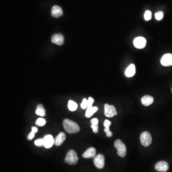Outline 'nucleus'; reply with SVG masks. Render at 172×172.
<instances>
[{"label":"nucleus","mask_w":172,"mask_h":172,"mask_svg":"<svg viewBox=\"0 0 172 172\" xmlns=\"http://www.w3.org/2000/svg\"><path fill=\"white\" fill-rule=\"evenodd\" d=\"M63 126L66 132L69 133H75L80 130L79 126L75 122L70 120L66 119L63 120Z\"/></svg>","instance_id":"nucleus-1"},{"label":"nucleus","mask_w":172,"mask_h":172,"mask_svg":"<svg viewBox=\"0 0 172 172\" xmlns=\"http://www.w3.org/2000/svg\"><path fill=\"white\" fill-rule=\"evenodd\" d=\"M79 158L76 152L73 150H71L68 152L66 156L65 161L69 165H76L77 163Z\"/></svg>","instance_id":"nucleus-2"},{"label":"nucleus","mask_w":172,"mask_h":172,"mask_svg":"<svg viewBox=\"0 0 172 172\" xmlns=\"http://www.w3.org/2000/svg\"><path fill=\"white\" fill-rule=\"evenodd\" d=\"M114 146L118 150L117 154L121 157H124L126 155V147L122 141L120 140H116L114 143Z\"/></svg>","instance_id":"nucleus-3"},{"label":"nucleus","mask_w":172,"mask_h":172,"mask_svg":"<svg viewBox=\"0 0 172 172\" xmlns=\"http://www.w3.org/2000/svg\"><path fill=\"white\" fill-rule=\"evenodd\" d=\"M140 140L143 146L148 147L152 144V138L149 132H144L141 133L140 136Z\"/></svg>","instance_id":"nucleus-4"},{"label":"nucleus","mask_w":172,"mask_h":172,"mask_svg":"<svg viewBox=\"0 0 172 172\" xmlns=\"http://www.w3.org/2000/svg\"><path fill=\"white\" fill-rule=\"evenodd\" d=\"M104 114L106 117L112 118L117 115V112L114 106L105 104H104Z\"/></svg>","instance_id":"nucleus-5"},{"label":"nucleus","mask_w":172,"mask_h":172,"mask_svg":"<svg viewBox=\"0 0 172 172\" xmlns=\"http://www.w3.org/2000/svg\"><path fill=\"white\" fill-rule=\"evenodd\" d=\"M93 162L95 165L98 168H103L105 165L104 156L101 154H98L94 158Z\"/></svg>","instance_id":"nucleus-6"},{"label":"nucleus","mask_w":172,"mask_h":172,"mask_svg":"<svg viewBox=\"0 0 172 172\" xmlns=\"http://www.w3.org/2000/svg\"><path fill=\"white\" fill-rule=\"evenodd\" d=\"M146 40L145 38L139 36L134 39L133 41V44L136 48L138 49H142L145 47L146 44Z\"/></svg>","instance_id":"nucleus-7"},{"label":"nucleus","mask_w":172,"mask_h":172,"mask_svg":"<svg viewBox=\"0 0 172 172\" xmlns=\"http://www.w3.org/2000/svg\"><path fill=\"white\" fill-rule=\"evenodd\" d=\"M156 171L160 172H166L169 169V165L165 161H160L155 165Z\"/></svg>","instance_id":"nucleus-8"},{"label":"nucleus","mask_w":172,"mask_h":172,"mask_svg":"<svg viewBox=\"0 0 172 172\" xmlns=\"http://www.w3.org/2000/svg\"><path fill=\"white\" fill-rule=\"evenodd\" d=\"M161 63L162 65L165 66H172V54H166L164 55L161 58Z\"/></svg>","instance_id":"nucleus-9"},{"label":"nucleus","mask_w":172,"mask_h":172,"mask_svg":"<svg viewBox=\"0 0 172 172\" xmlns=\"http://www.w3.org/2000/svg\"><path fill=\"white\" fill-rule=\"evenodd\" d=\"M44 142V147L47 149L52 147L55 144V139L51 135H47L43 138Z\"/></svg>","instance_id":"nucleus-10"},{"label":"nucleus","mask_w":172,"mask_h":172,"mask_svg":"<svg viewBox=\"0 0 172 172\" xmlns=\"http://www.w3.org/2000/svg\"><path fill=\"white\" fill-rule=\"evenodd\" d=\"M51 41L52 42L55 44L61 46L64 43V37L61 34H55L52 36Z\"/></svg>","instance_id":"nucleus-11"},{"label":"nucleus","mask_w":172,"mask_h":172,"mask_svg":"<svg viewBox=\"0 0 172 172\" xmlns=\"http://www.w3.org/2000/svg\"><path fill=\"white\" fill-rule=\"evenodd\" d=\"M96 149L94 147H90L86 150L82 155L84 158H92L96 156Z\"/></svg>","instance_id":"nucleus-12"},{"label":"nucleus","mask_w":172,"mask_h":172,"mask_svg":"<svg viewBox=\"0 0 172 172\" xmlns=\"http://www.w3.org/2000/svg\"><path fill=\"white\" fill-rule=\"evenodd\" d=\"M62 9L60 6L55 5L53 6L51 10V15L55 18H58L63 15Z\"/></svg>","instance_id":"nucleus-13"},{"label":"nucleus","mask_w":172,"mask_h":172,"mask_svg":"<svg viewBox=\"0 0 172 172\" xmlns=\"http://www.w3.org/2000/svg\"><path fill=\"white\" fill-rule=\"evenodd\" d=\"M154 101V98L150 95H145L141 98V102L144 106H148Z\"/></svg>","instance_id":"nucleus-14"},{"label":"nucleus","mask_w":172,"mask_h":172,"mask_svg":"<svg viewBox=\"0 0 172 172\" xmlns=\"http://www.w3.org/2000/svg\"><path fill=\"white\" fill-rule=\"evenodd\" d=\"M66 135L64 133H59L55 139V144L57 146H60L65 140Z\"/></svg>","instance_id":"nucleus-15"},{"label":"nucleus","mask_w":172,"mask_h":172,"mask_svg":"<svg viewBox=\"0 0 172 172\" xmlns=\"http://www.w3.org/2000/svg\"><path fill=\"white\" fill-rule=\"evenodd\" d=\"M135 66L134 64H130V65L129 66L128 68H127L126 69L125 74L126 76L127 77H132L135 74Z\"/></svg>","instance_id":"nucleus-16"},{"label":"nucleus","mask_w":172,"mask_h":172,"mask_svg":"<svg viewBox=\"0 0 172 172\" xmlns=\"http://www.w3.org/2000/svg\"><path fill=\"white\" fill-rule=\"evenodd\" d=\"M112 122L108 120H105L104 122V126L105 129H104V132L106 133V135L108 137H111L112 135V133L109 130V126L111 125Z\"/></svg>","instance_id":"nucleus-17"},{"label":"nucleus","mask_w":172,"mask_h":172,"mask_svg":"<svg viewBox=\"0 0 172 172\" xmlns=\"http://www.w3.org/2000/svg\"><path fill=\"white\" fill-rule=\"evenodd\" d=\"M98 110V108L96 106L87 108L86 112V114H85V116L87 118H90L93 115L94 113L97 112Z\"/></svg>","instance_id":"nucleus-18"},{"label":"nucleus","mask_w":172,"mask_h":172,"mask_svg":"<svg viewBox=\"0 0 172 172\" xmlns=\"http://www.w3.org/2000/svg\"><path fill=\"white\" fill-rule=\"evenodd\" d=\"M36 113L41 117H44L46 116V111L43 105L40 104L37 105V109H36Z\"/></svg>","instance_id":"nucleus-19"},{"label":"nucleus","mask_w":172,"mask_h":172,"mask_svg":"<svg viewBox=\"0 0 172 172\" xmlns=\"http://www.w3.org/2000/svg\"><path fill=\"white\" fill-rule=\"evenodd\" d=\"M68 108L71 112H74L77 108V104L74 101L70 100L68 102Z\"/></svg>","instance_id":"nucleus-20"},{"label":"nucleus","mask_w":172,"mask_h":172,"mask_svg":"<svg viewBox=\"0 0 172 172\" xmlns=\"http://www.w3.org/2000/svg\"><path fill=\"white\" fill-rule=\"evenodd\" d=\"M36 124L38 126H44L46 124V120L42 118H38L36 121Z\"/></svg>","instance_id":"nucleus-21"},{"label":"nucleus","mask_w":172,"mask_h":172,"mask_svg":"<svg viewBox=\"0 0 172 172\" xmlns=\"http://www.w3.org/2000/svg\"><path fill=\"white\" fill-rule=\"evenodd\" d=\"M144 19L146 21H149L151 20L152 18V12L149 10H147L145 12V14L144 15Z\"/></svg>","instance_id":"nucleus-22"},{"label":"nucleus","mask_w":172,"mask_h":172,"mask_svg":"<svg viewBox=\"0 0 172 172\" xmlns=\"http://www.w3.org/2000/svg\"><path fill=\"white\" fill-rule=\"evenodd\" d=\"M34 144L36 146L38 147L44 146V142L43 139H38L34 141Z\"/></svg>","instance_id":"nucleus-23"},{"label":"nucleus","mask_w":172,"mask_h":172,"mask_svg":"<svg viewBox=\"0 0 172 172\" xmlns=\"http://www.w3.org/2000/svg\"><path fill=\"white\" fill-rule=\"evenodd\" d=\"M163 17V14L162 12H156V14H155V19L158 21H160V20H162Z\"/></svg>","instance_id":"nucleus-24"},{"label":"nucleus","mask_w":172,"mask_h":172,"mask_svg":"<svg viewBox=\"0 0 172 172\" xmlns=\"http://www.w3.org/2000/svg\"><path fill=\"white\" fill-rule=\"evenodd\" d=\"M81 108L83 109H86L87 107V100L84 98L82 102L81 103Z\"/></svg>","instance_id":"nucleus-25"},{"label":"nucleus","mask_w":172,"mask_h":172,"mask_svg":"<svg viewBox=\"0 0 172 172\" xmlns=\"http://www.w3.org/2000/svg\"><path fill=\"white\" fill-rule=\"evenodd\" d=\"M94 99L91 97H89L87 100V108H90V107H93L92 105L94 102Z\"/></svg>","instance_id":"nucleus-26"},{"label":"nucleus","mask_w":172,"mask_h":172,"mask_svg":"<svg viewBox=\"0 0 172 172\" xmlns=\"http://www.w3.org/2000/svg\"><path fill=\"white\" fill-rule=\"evenodd\" d=\"M91 125L94 126H98V120L97 118H93L90 121Z\"/></svg>","instance_id":"nucleus-27"},{"label":"nucleus","mask_w":172,"mask_h":172,"mask_svg":"<svg viewBox=\"0 0 172 172\" xmlns=\"http://www.w3.org/2000/svg\"><path fill=\"white\" fill-rule=\"evenodd\" d=\"M34 135H35V133L31 131V132H30L29 135H28L27 139H28V140H32V139L34 138Z\"/></svg>","instance_id":"nucleus-28"},{"label":"nucleus","mask_w":172,"mask_h":172,"mask_svg":"<svg viewBox=\"0 0 172 172\" xmlns=\"http://www.w3.org/2000/svg\"><path fill=\"white\" fill-rule=\"evenodd\" d=\"M91 128L93 129V132L95 133H98V126H94L91 125Z\"/></svg>","instance_id":"nucleus-29"},{"label":"nucleus","mask_w":172,"mask_h":172,"mask_svg":"<svg viewBox=\"0 0 172 172\" xmlns=\"http://www.w3.org/2000/svg\"><path fill=\"white\" fill-rule=\"evenodd\" d=\"M37 131H38V129L36 127H32V132H34V133H37Z\"/></svg>","instance_id":"nucleus-30"},{"label":"nucleus","mask_w":172,"mask_h":172,"mask_svg":"<svg viewBox=\"0 0 172 172\" xmlns=\"http://www.w3.org/2000/svg\"></svg>","instance_id":"nucleus-31"}]
</instances>
